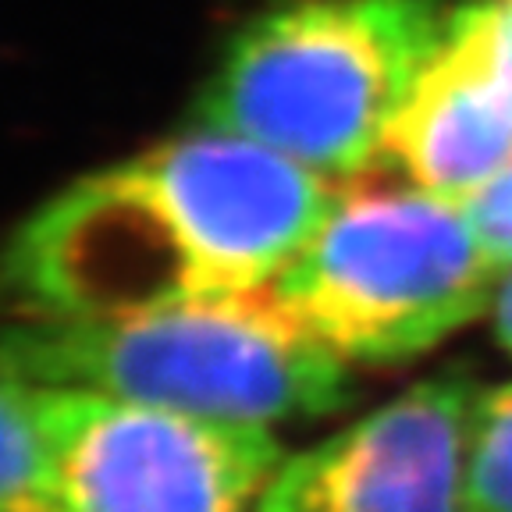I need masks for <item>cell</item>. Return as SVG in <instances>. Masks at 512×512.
<instances>
[{
	"label": "cell",
	"mask_w": 512,
	"mask_h": 512,
	"mask_svg": "<svg viewBox=\"0 0 512 512\" xmlns=\"http://www.w3.org/2000/svg\"><path fill=\"white\" fill-rule=\"evenodd\" d=\"M491 32H495V50L505 75L512 79V0H488Z\"/></svg>",
	"instance_id": "cell-11"
},
{
	"label": "cell",
	"mask_w": 512,
	"mask_h": 512,
	"mask_svg": "<svg viewBox=\"0 0 512 512\" xmlns=\"http://www.w3.org/2000/svg\"><path fill=\"white\" fill-rule=\"evenodd\" d=\"M0 370L232 424L335 416L356 395L349 360L271 288L196 296L118 320L0 328Z\"/></svg>",
	"instance_id": "cell-1"
},
{
	"label": "cell",
	"mask_w": 512,
	"mask_h": 512,
	"mask_svg": "<svg viewBox=\"0 0 512 512\" xmlns=\"http://www.w3.org/2000/svg\"><path fill=\"white\" fill-rule=\"evenodd\" d=\"M495 335L505 352H512V274L502 281L495 296Z\"/></svg>",
	"instance_id": "cell-12"
},
{
	"label": "cell",
	"mask_w": 512,
	"mask_h": 512,
	"mask_svg": "<svg viewBox=\"0 0 512 512\" xmlns=\"http://www.w3.org/2000/svg\"><path fill=\"white\" fill-rule=\"evenodd\" d=\"M466 512H512V381L480 395L466 463Z\"/></svg>",
	"instance_id": "cell-9"
},
{
	"label": "cell",
	"mask_w": 512,
	"mask_h": 512,
	"mask_svg": "<svg viewBox=\"0 0 512 512\" xmlns=\"http://www.w3.org/2000/svg\"><path fill=\"white\" fill-rule=\"evenodd\" d=\"M381 164L459 207L512 168V79L498 61L488 0L452 8L445 43L384 132Z\"/></svg>",
	"instance_id": "cell-7"
},
{
	"label": "cell",
	"mask_w": 512,
	"mask_h": 512,
	"mask_svg": "<svg viewBox=\"0 0 512 512\" xmlns=\"http://www.w3.org/2000/svg\"><path fill=\"white\" fill-rule=\"evenodd\" d=\"M484 388L466 370L416 381L356 424L285 459L256 512H466Z\"/></svg>",
	"instance_id": "cell-6"
},
{
	"label": "cell",
	"mask_w": 512,
	"mask_h": 512,
	"mask_svg": "<svg viewBox=\"0 0 512 512\" xmlns=\"http://www.w3.org/2000/svg\"><path fill=\"white\" fill-rule=\"evenodd\" d=\"M498 274L459 203L367 175L274 292L342 360L388 367L466 328Z\"/></svg>",
	"instance_id": "cell-3"
},
{
	"label": "cell",
	"mask_w": 512,
	"mask_h": 512,
	"mask_svg": "<svg viewBox=\"0 0 512 512\" xmlns=\"http://www.w3.org/2000/svg\"><path fill=\"white\" fill-rule=\"evenodd\" d=\"M0 512H54L36 388L0 370Z\"/></svg>",
	"instance_id": "cell-8"
},
{
	"label": "cell",
	"mask_w": 512,
	"mask_h": 512,
	"mask_svg": "<svg viewBox=\"0 0 512 512\" xmlns=\"http://www.w3.org/2000/svg\"><path fill=\"white\" fill-rule=\"evenodd\" d=\"M445 0H299L253 18L207 82V128L338 185L381 168L384 132L445 43Z\"/></svg>",
	"instance_id": "cell-2"
},
{
	"label": "cell",
	"mask_w": 512,
	"mask_h": 512,
	"mask_svg": "<svg viewBox=\"0 0 512 512\" xmlns=\"http://www.w3.org/2000/svg\"><path fill=\"white\" fill-rule=\"evenodd\" d=\"M466 221H470L473 235L491 256V264L498 271L512 267V168L484 182L470 200L463 203Z\"/></svg>",
	"instance_id": "cell-10"
},
{
	"label": "cell",
	"mask_w": 512,
	"mask_h": 512,
	"mask_svg": "<svg viewBox=\"0 0 512 512\" xmlns=\"http://www.w3.org/2000/svg\"><path fill=\"white\" fill-rule=\"evenodd\" d=\"M32 388L54 512H256L285 463L271 427Z\"/></svg>",
	"instance_id": "cell-4"
},
{
	"label": "cell",
	"mask_w": 512,
	"mask_h": 512,
	"mask_svg": "<svg viewBox=\"0 0 512 512\" xmlns=\"http://www.w3.org/2000/svg\"><path fill=\"white\" fill-rule=\"evenodd\" d=\"M132 160L175 221L200 296L278 285L342 196L285 153L207 125Z\"/></svg>",
	"instance_id": "cell-5"
}]
</instances>
